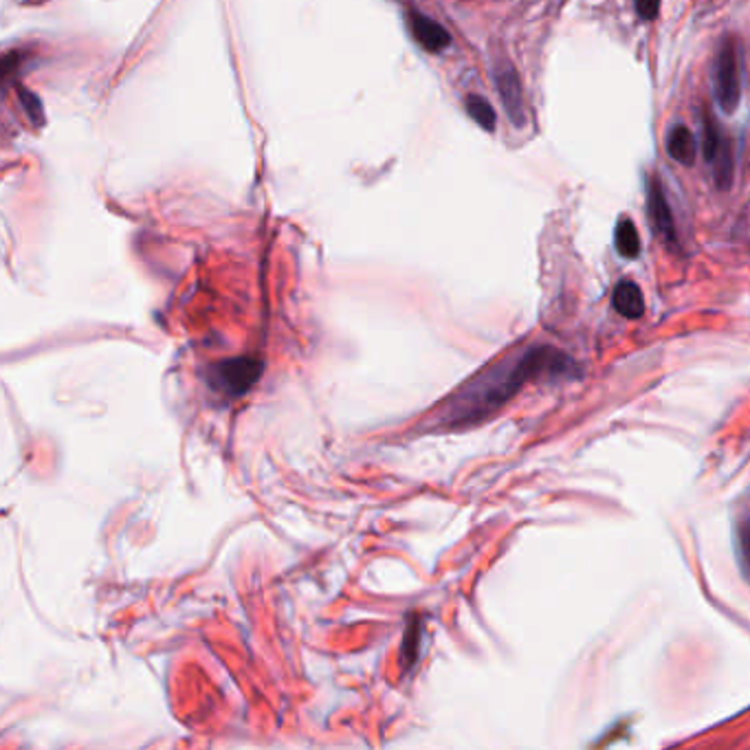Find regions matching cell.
I'll return each mask as SVG.
<instances>
[{"label": "cell", "mask_w": 750, "mask_h": 750, "mask_svg": "<svg viewBox=\"0 0 750 750\" xmlns=\"http://www.w3.org/2000/svg\"><path fill=\"white\" fill-rule=\"evenodd\" d=\"M577 363L553 346H529L499 359L477 372L456 395H451L436 414L440 427H467L511 401L529 382L568 379Z\"/></svg>", "instance_id": "1"}, {"label": "cell", "mask_w": 750, "mask_h": 750, "mask_svg": "<svg viewBox=\"0 0 750 750\" xmlns=\"http://www.w3.org/2000/svg\"><path fill=\"white\" fill-rule=\"evenodd\" d=\"M265 370V361L256 354H240L216 361L205 372L207 388L220 399H240L256 386Z\"/></svg>", "instance_id": "2"}, {"label": "cell", "mask_w": 750, "mask_h": 750, "mask_svg": "<svg viewBox=\"0 0 750 750\" xmlns=\"http://www.w3.org/2000/svg\"><path fill=\"white\" fill-rule=\"evenodd\" d=\"M713 95L724 112H735L741 99V49L733 36H726L713 62Z\"/></svg>", "instance_id": "3"}, {"label": "cell", "mask_w": 750, "mask_h": 750, "mask_svg": "<svg viewBox=\"0 0 750 750\" xmlns=\"http://www.w3.org/2000/svg\"><path fill=\"white\" fill-rule=\"evenodd\" d=\"M702 150L704 159L713 168V179L719 190H728L733 183V155L730 146L711 114H702Z\"/></svg>", "instance_id": "4"}, {"label": "cell", "mask_w": 750, "mask_h": 750, "mask_svg": "<svg viewBox=\"0 0 750 750\" xmlns=\"http://www.w3.org/2000/svg\"><path fill=\"white\" fill-rule=\"evenodd\" d=\"M648 214H650V220H652L656 233L669 246H676L678 244V233H676L674 214H672L669 201L665 196V190H663V185H661V181L656 177L648 179Z\"/></svg>", "instance_id": "5"}, {"label": "cell", "mask_w": 750, "mask_h": 750, "mask_svg": "<svg viewBox=\"0 0 750 750\" xmlns=\"http://www.w3.org/2000/svg\"><path fill=\"white\" fill-rule=\"evenodd\" d=\"M495 86L499 93V99L505 104V110L509 119L513 121L516 129H522L527 123V112H524V95H522V84L513 66H499L495 71Z\"/></svg>", "instance_id": "6"}, {"label": "cell", "mask_w": 750, "mask_h": 750, "mask_svg": "<svg viewBox=\"0 0 750 750\" xmlns=\"http://www.w3.org/2000/svg\"><path fill=\"white\" fill-rule=\"evenodd\" d=\"M410 29H412V36L414 40L430 53H440L445 51L449 45H451V36L449 32L438 25L436 21H432L430 16L425 14H419V12H410Z\"/></svg>", "instance_id": "7"}, {"label": "cell", "mask_w": 750, "mask_h": 750, "mask_svg": "<svg viewBox=\"0 0 750 750\" xmlns=\"http://www.w3.org/2000/svg\"><path fill=\"white\" fill-rule=\"evenodd\" d=\"M612 304L622 317H628V319H639L645 313L643 291L639 289V285H634L630 280H622L616 285L614 295H612Z\"/></svg>", "instance_id": "8"}, {"label": "cell", "mask_w": 750, "mask_h": 750, "mask_svg": "<svg viewBox=\"0 0 750 750\" xmlns=\"http://www.w3.org/2000/svg\"><path fill=\"white\" fill-rule=\"evenodd\" d=\"M667 153L682 166H691L695 161L698 144L693 133L687 126H674L667 137Z\"/></svg>", "instance_id": "9"}, {"label": "cell", "mask_w": 750, "mask_h": 750, "mask_svg": "<svg viewBox=\"0 0 750 750\" xmlns=\"http://www.w3.org/2000/svg\"><path fill=\"white\" fill-rule=\"evenodd\" d=\"M614 244H616V252L622 258L634 261L641 256V238H639L637 225L628 216H622L618 220V225L614 229Z\"/></svg>", "instance_id": "10"}, {"label": "cell", "mask_w": 750, "mask_h": 750, "mask_svg": "<svg viewBox=\"0 0 750 750\" xmlns=\"http://www.w3.org/2000/svg\"><path fill=\"white\" fill-rule=\"evenodd\" d=\"M735 553L746 579H750V505L735 522Z\"/></svg>", "instance_id": "11"}, {"label": "cell", "mask_w": 750, "mask_h": 750, "mask_svg": "<svg viewBox=\"0 0 750 750\" xmlns=\"http://www.w3.org/2000/svg\"><path fill=\"white\" fill-rule=\"evenodd\" d=\"M464 104H467L469 117L477 123L480 129H484V131H488V133L495 129V110H493V106H491L484 97H480V95H469Z\"/></svg>", "instance_id": "12"}, {"label": "cell", "mask_w": 750, "mask_h": 750, "mask_svg": "<svg viewBox=\"0 0 750 750\" xmlns=\"http://www.w3.org/2000/svg\"><path fill=\"white\" fill-rule=\"evenodd\" d=\"M19 97H21V104H23L25 112L29 114L32 123H36V126H43V123H45V110H43L40 97H36L27 88H19Z\"/></svg>", "instance_id": "13"}, {"label": "cell", "mask_w": 750, "mask_h": 750, "mask_svg": "<svg viewBox=\"0 0 750 750\" xmlns=\"http://www.w3.org/2000/svg\"><path fill=\"white\" fill-rule=\"evenodd\" d=\"M634 5L643 21H654L661 12V0H634Z\"/></svg>", "instance_id": "14"}]
</instances>
